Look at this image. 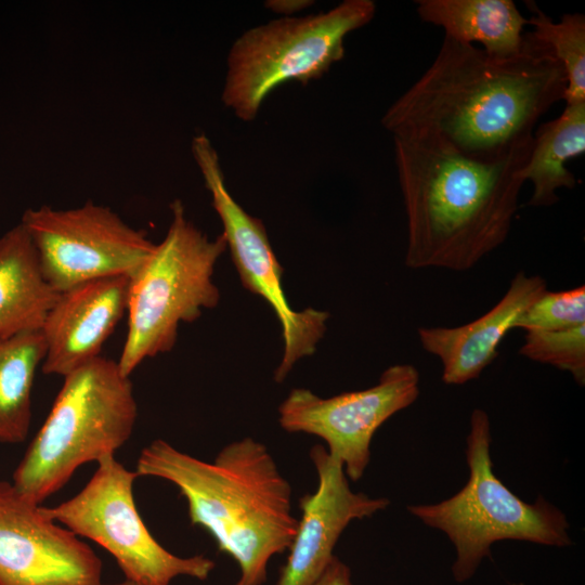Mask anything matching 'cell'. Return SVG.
Masks as SVG:
<instances>
[{
	"label": "cell",
	"mask_w": 585,
	"mask_h": 585,
	"mask_svg": "<svg viewBox=\"0 0 585 585\" xmlns=\"http://www.w3.org/2000/svg\"><path fill=\"white\" fill-rule=\"evenodd\" d=\"M566 88L562 65L530 32L511 57L444 37L432 64L381 125L393 138L494 160L532 142L537 120L563 100Z\"/></svg>",
	"instance_id": "cell-1"
},
{
	"label": "cell",
	"mask_w": 585,
	"mask_h": 585,
	"mask_svg": "<svg viewBox=\"0 0 585 585\" xmlns=\"http://www.w3.org/2000/svg\"><path fill=\"white\" fill-rule=\"evenodd\" d=\"M411 269L467 271L508 237L532 142L482 160L393 138Z\"/></svg>",
	"instance_id": "cell-2"
},
{
	"label": "cell",
	"mask_w": 585,
	"mask_h": 585,
	"mask_svg": "<svg viewBox=\"0 0 585 585\" xmlns=\"http://www.w3.org/2000/svg\"><path fill=\"white\" fill-rule=\"evenodd\" d=\"M135 472L179 490L192 525L209 532L238 566L235 585H263L270 560L287 551L296 534L291 485L268 447L252 438L226 444L213 461L156 439L142 448Z\"/></svg>",
	"instance_id": "cell-3"
},
{
	"label": "cell",
	"mask_w": 585,
	"mask_h": 585,
	"mask_svg": "<svg viewBox=\"0 0 585 585\" xmlns=\"http://www.w3.org/2000/svg\"><path fill=\"white\" fill-rule=\"evenodd\" d=\"M12 483L35 504L61 490L83 464L115 455L131 437L138 404L130 376L99 356L63 377Z\"/></svg>",
	"instance_id": "cell-4"
},
{
	"label": "cell",
	"mask_w": 585,
	"mask_h": 585,
	"mask_svg": "<svg viewBox=\"0 0 585 585\" xmlns=\"http://www.w3.org/2000/svg\"><path fill=\"white\" fill-rule=\"evenodd\" d=\"M164 239L130 276L128 330L117 363L130 376L145 360L172 350L182 323L218 306L216 264L226 250L220 234L210 238L186 216L183 203L170 205Z\"/></svg>",
	"instance_id": "cell-5"
},
{
	"label": "cell",
	"mask_w": 585,
	"mask_h": 585,
	"mask_svg": "<svg viewBox=\"0 0 585 585\" xmlns=\"http://www.w3.org/2000/svg\"><path fill=\"white\" fill-rule=\"evenodd\" d=\"M491 426L486 412L476 408L466 440L469 479L452 497L437 504L411 505L407 510L426 525L442 531L453 543L452 574L469 581L491 546L499 541H525L566 547L572 544L566 515L538 496L529 504L515 495L494 473L490 456Z\"/></svg>",
	"instance_id": "cell-6"
},
{
	"label": "cell",
	"mask_w": 585,
	"mask_h": 585,
	"mask_svg": "<svg viewBox=\"0 0 585 585\" xmlns=\"http://www.w3.org/2000/svg\"><path fill=\"white\" fill-rule=\"evenodd\" d=\"M375 13L372 0H344L325 12L280 17L244 31L227 54L222 103L242 121L255 120L280 86L317 80L341 61L346 37Z\"/></svg>",
	"instance_id": "cell-7"
},
{
	"label": "cell",
	"mask_w": 585,
	"mask_h": 585,
	"mask_svg": "<svg viewBox=\"0 0 585 585\" xmlns=\"http://www.w3.org/2000/svg\"><path fill=\"white\" fill-rule=\"evenodd\" d=\"M83 489L72 498L43 507L53 521L108 551L125 580L134 585H171L179 576L206 581L216 562L205 555L181 557L151 534L133 497L138 474L115 455L101 458Z\"/></svg>",
	"instance_id": "cell-8"
},
{
	"label": "cell",
	"mask_w": 585,
	"mask_h": 585,
	"mask_svg": "<svg viewBox=\"0 0 585 585\" xmlns=\"http://www.w3.org/2000/svg\"><path fill=\"white\" fill-rule=\"evenodd\" d=\"M191 152L220 218L222 236L242 285L261 297L276 315L283 337V354L274 380L283 382L296 363L312 355L327 329L329 314L307 308L295 310L283 288V268L262 221L248 213L229 192L219 155L210 139L196 134Z\"/></svg>",
	"instance_id": "cell-9"
},
{
	"label": "cell",
	"mask_w": 585,
	"mask_h": 585,
	"mask_svg": "<svg viewBox=\"0 0 585 585\" xmlns=\"http://www.w3.org/2000/svg\"><path fill=\"white\" fill-rule=\"evenodd\" d=\"M20 223L34 244L46 280L57 292L93 280L131 276L156 247L144 230L93 202L69 209L30 208Z\"/></svg>",
	"instance_id": "cell-10"
},
{
	"label": "cell",
	"mask_w": 585,
	"mask_h": 585,
	"mask_svg": "<svg viewBox=\"0 0 585 585\" xmlns=\"http://www.w3.org/2000/svg\"><path fill=\"white\" fill-rule=\"evenodd\" d=\"M419 395V373L411 364H395L364 390L322 398L295 388L278 406V422L289 433L321 438L328 453L340 459L348 479L360 480L370 460V443L378 428Z\"/></svg>",
	"instance_id": "cell-11"
},
{
	"label": "cell",
	"mask_w": 585,
	"mask_h": 585,
	"mask_svg": "<svg viewBox=\"0 0 585 585\" xmlns=\"http://www.w3.org/2000/svg\"><path fill=\"white\" fill-rule=\"evenodd\" d=\"M102 576L89 545L0 481V585H104Z\"/></svg>",
	"instance_id": "cell-12"
},
{
	"label": "cell",
	"mask_w": 585,
	"mask_h": 585,
	"mask_svg": "<svg viewBox=\"0 0 585 585\" xmlns=\"http://www.w3.org/2000/svg\"><path fill=\"white\" fill-rule=\"evenodd\" d=\"M310 458L317 486L299 499L301 516L275 585H313L335 557L334 549L350 522L390 505L386 497L353 492L341 460L322 444L311 447Z\"/></svg>",
	"instance_id": "cell-13"
},
{
	"label": "cell",
	"mask_w": 585,
	"mask_h": 585,
	"mask_svg": "<svg viewBox=\"0 0 585 585\" xmlns=\"http://www.w3.org/2000/svg\"><path fill=\"white\" fill-rule=\"evenodd\" d=\"M130 276L89 281L60 292L41 333L43 374L66 376L101 356L102 348L127 313Z\"/></svg>",
	"instance_id": "cell-14"
},
{
	"label": "cell",
	"mask_w": 585,
	"mask_h": 585,
	"mask_svg": "<svg viewBox=\"0 0 585 585\" xmlns=\"http://www.w3.org/2000/svg\"><path fill=\"white\" fill-rule=\"evenodd\" d=\"M547 290L540 275L518 272L499 301L486 313L456 327H419L425 351L442 364V381L464 385L478 378L498 355V347L520 315Z\"/></svg>",
	"instance_id": "cell-15"
},
{
	"label": "cell",
	"mask_w": 585,
	"mask_h": 585,
	"mask_svg": "<svg viewBox=\"0 0 585 585\" xmlns=\"http://www.w3.org/2000/svg\"><path fill=\"white\" fill-rule=\"evenodd\" d=\"M58 295L24 226L5 232L0 237V338L41 330Z\"/></svg>",
	"instance_id": "cell-16"
},
{
	"label": "cell",
	"mask_w": 585,
	"mask_h": 585,
	"mask_svg": "<svg viewBox=\"0 0 585 585\" xmlns=\"http://www.w3.org/2000/svg\"><path fill=\"white\" fill-rule=\"evenodd\" d=\"M417 13L463 43L479 42L496 57L520 54L525 46L528 20L512 0H417Z\"/></svg>",
	"instance_id": "cell-17"
},
{
	"label": "cell",
	"mask_w": 585,
	"mask_h": 585,
	"mask_svg": "<svg viewBox=\"0 0 585 585\" xmlns=\"http://www.w3.org/2000/svg\"><path fill=\"white\" fill-rule=\"evenodd\" d=\"M585 151V102L566 104L561 115L543 123L535 134L523 169L533 185L530 206L547 207L558 202V191L573 188L574 174L567 162Z\"/></svg>",
	"instance_id": "cell-18"
},
{
	"label": "cell",
	"mask_w": 585,
	"mask_h": 585,
	"mask_svg": "<svg viewBox=\"0 0 585 585\" xmlns=\"http://www.w3.org/2000/svg\"><path fill=\"white\" fill-rule=\"evenodd\" d=\"M44 355L41 330L0 338L1 443H21L28 435L35 376Z\"/></svg>",
	"instance_id": "cell-19"
},
{
	"label": "cell",
	"mask_w": 585,
	"mask_h": 585,
	"mask_svg": "<svg viewBox=\"0 0 585 585\" xmlns=\"http://www.w3.org/2000/svg\"><path fill=\"white\" fill-rule=\"evenodd\" d=\"M528 6L533 15L528 20L533 30L530 35L546 46L562 65L567 88L566 104L585 102V16L568 13L554 22L533 2Z\"/></svg>",
	"instance_id": "cell-20"
},
{
	"label": "cell",
	"mask_w": 585,
	"mask_h": 585,
	"mask_svg": "<svg viewBox=\"0 0 585 585\" xmlns=\"http://www.w3.org/2000/svg\"><path fill=\"white\" fill-rule=\"evenodd\" d=\"M519 353L568 372L580 386L585 384V325L555 332H528Z\"/></svg>",
	"instance_id": "cell-21"
},
{
	"label": "cell",
	"mask_w": 585,
	"mask_h": 585,
	"mask_svg": "<svg viewBox=\"0 0 585 585\" xmlns=\"http://www.w3.org/2000/svg\"><path fill=\"white\" fill-rule=\"evenodd\" d=\"M585 325V286L568 290H545L520 315L515 328L555 332Z\"/></svg>",
	"instance_id": "cell-22"
},
{
	"label": "cell",
	"mask_w": 585,
	"mask_h": 585,
	"mask_svg": "<svg viewBox=\"0 0 585 585\" xmlns=\"http://www.w3.org/2000/svg\"><path fill=\"white\" fill-rule=\"evenodd\" d=\"M313 585H353L351 570L335 556Z\"/></svg>",
	"instance_id": "cell-23"
},
{
	"label": "cell",
	"mask_w": 585,
	"mask_h": 585,
	"mask_svg": "<svg viewBox=\"0 0 585 585\" xmlns=\"http://www.w3.org/2000/svg\"><path fill=\"white\" fill-rule=\"evenodd\" d=\"M313 3L314 1L311 0H268L264 5L282 17H290L310 8Z\"/></svg>",
	"instance_id": "cell-24"
},
{
	"label": "cell",
	"mask_w": 585,
	"mask_h": 585,
	"mask_svg": "<svg viewBox=\"0 0 585 585\" xmlns=\"http://www.w3.org/2000/svg\"><path fill=\"white\" fill-rule=\"evenodd\" d=\"M104 585H134L133 583L127 581V580H123L122 582H119V583H115V584H104Z\"/></svg>",
	"instance_id": "cell-25"
}]
</instances>
